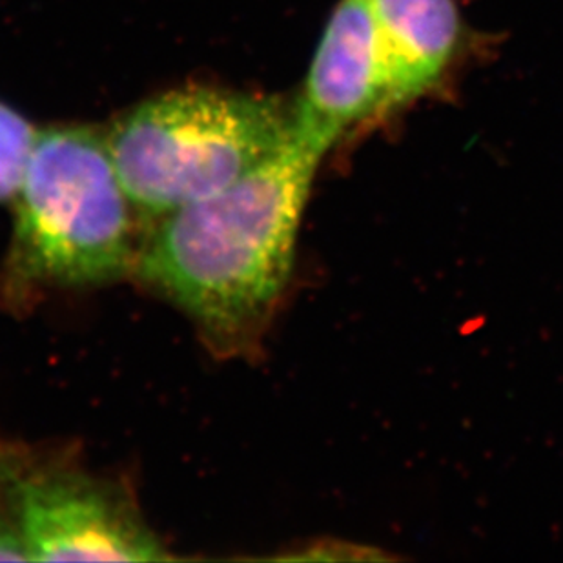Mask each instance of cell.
<instances>
[{
	"instance_id": "cell-1",
	"label": "cell",
	"mask_w": 563,
	"mask_h": 563,
	"mask_svg": "<svg viewBox=\"0 0 563 563\" xmlns=\"http://www.w3.org/2000/svg\"><path fill=\"white\" fill-rule=\"evenodd\" d=\"M323 155L294 128L254 170L144 232L133 279L187 316L219 360L260 356Z\"/></svg>"
},
{
	"instance_id": "cell-2",
	"label": "cell",
	"mask_w": 563,
	"mask_h": 563,
	"mask_svg": "<svg viewBox=\"0 0 563 563\" xmlns=\"http://www.w3.org/2000/svg\"><path fill=\"white\" fill-rule=\"evenodd\" d=\"M10 207L2 309L26 313L48 294L133 277L146 223L119 177L104 132L38 130Z\"/></svg>"
},
{
	"instance_id": "cell-3",
	"label": "cell",
	"mask_w": 563,
	"mask_h": 563,
	"mask_svg": "<svg viewBox=\"0 0 563 563\" xmlns=\"http://www.w3.org/2000/svg\"><path fill=\"white\" fill-rule=\"evenodd\" d=\"M104 135L148 229L276 154L294 135L292 107L277 97L183 86L132 108Z\"/></svg>"
},
{
	"instance_id": "cell-4",
	"label": "cell",
	"mask_w": 563,
	"mask_h": 563,
	"mask_svg": "<svg viewBox=\"0 0 563 563\" xmlns=\"http://www.w3.org/2000/svg\"><path fill=\"white\" fill-rule=\"evenodd\" d=\"M0 485L32 562H166L132 490L91 471L69 446L0 437Z\"/></svg>"
},
{
	"instance_id": "cell-5",
	"label": "cell",
	"mask_w": 563,
	"mask_h": 563,
	"mask_svg": "<svg viewBox=\"0 0 563 563\" xmlns=\"http://www.w3.org/2000/svg\"><path fill=\"white\" fill-rule=\"evenodd\" d=\"M388 74L368 0H340L292 104L299 137L327 154L352 128L388 115Z\"/></svg>"
},
{
	"instance_id": "cell-6",
	"label": "cell",
	"mask_w": 563,
	"mask_h": 563,
	"mask_svg": "<svg viewBox=\"0 0 563 563\" xmlns=\"http://www.w3.org/2000/svg\"><path fill=\"white\" fill-rule=\"evenodd\" d=\"M388 74V112L434 90L463 41L456 0H368Z\"/></svg>"
},
{
	"instance_id": "cell-7",
	"label": "cell",
	"mask_w": 563,
	"mask_h": 563,
	"mask_svg": "<svg viewBox=\"0 0 563 563\" xmlns=\"http://www.w3.org/2000/svg\"><path fill=\"white\" fill-rule=\"evenodd\" d=\"M37 133L21 112L0 101V205L13 201Z\"/></svg>"
},
{
	"instance_id": "cell-8",
	"label": "cell",
	"mask_w": 563,
	"mask_h": 563,
	"mask_svg": "<svg viewBox=\"0 0 563 563\" xmlns=\"http://www.w3.org/2000/svg\"><path fill=\"white\" fill-rule=\"evenodd\" d=\"M0 562H32L10 498L0 485Z\"/></svg>"
}]
</instances>
